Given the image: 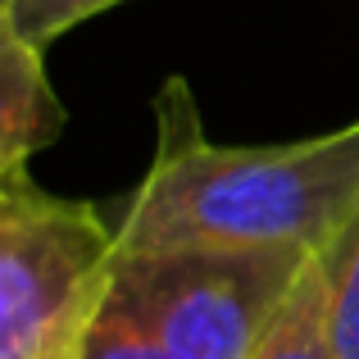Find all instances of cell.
I'll return each instance as SVG.
<instances>
[{"label": "cell", "instance_id": "obj_1", "mask_svg": "<svg viewBox=\"0 0 359 359\" xmlns=\"http://www.w3.org/2000/svg\"><path fill=\"white\" fill-rule=\"evenodd\" d=\"M155 159L118 223V259L168 250L323 255L359 214V118L291 146H219L196 96L168 78L155 96Z\"/></svg>", "mask_w": 359, "mask_h": 359}, {"label": "cell", "instance_id": "obj_2", "mask_svg": "<svg viewBox=\"0 0 359 359\" xmlns=\"http://www.w3.org/2000/svg\"><path fill=\"white\" fill-rule=\"evenodd\" d=\"M114 264L118 228L96 205L0 173V359H78Z\"/></svg>", "mask_w": 359, "mask_h": 359}, {"label": "cell", "instance_id": "obj_3", "mask_svg": "<svg viewBox=\"0 0 359 359\" xmlns=\"http://www.w3.org/2000/svg\"><path fill=\"white\" fill-rule=\"evenodd\" d=\"M318 255L168 250L114 264L109 296L173 359H255Z\"/></svg>", "mask_w": 359, "mask_h": 359}, {"label": "cell", "instance_id": "obj_4", "mask_svg": "<svg viewBox=\"0 0 359 359\" xmlns=\"http://www.w3.org/2000/svg\"><path fill=\"white\" fill-rule=\"evenodd\" d=\"M64 132V105L46 78V50L0 23V173H18Z\"/></svg>", "mask_w": 359, "mask_h": 359}, {"label": "cell", "instance_id": "obj_5", "mask_svg": "<svg viewBox=\"0 0 359 359\" xmlns=\"http://www.w3.org/2000/svg\"><path fill=\"white\" fill-rule=\"evenodd\" d=\"M255 359H332V341H327V273H323V259H314V269L305 273V282L296 287L287 314L278 318V327L269 332V341L259 346Z\"/></svg>", "mask_w": 359, "mask_h": 359}, {"label": "cell", "instance_id": "obj_6", "mask_svg": "<svg viewBox=\"0 0 359 359\" xmlns=\"http://www.w3.org/2000/svg\"><path fill=\"white\" fill-rule=\"evenodd\" d=\"M327 273V341L332 359H359V214L323 255Z\"/></svg>", "mask_w": 359, "mask_h": 359}, {"label": "cell", "instance_id": "obj_7", "mask_svg": "<svg viewBox=\"0 0 359 359\" xmlns=\"http://www.w3.org/2000/svg\"><path fill=\"white\" fill-rule=\"evenodd\" d=\"M114 5H123V0H0V23L14 27L27 46L46 50L69 27L87 23V18L105 14Z\"/></svg>", "mask_w": 359, "mask_h": 359}, {"label": "cell", "instance_id": "obj_8", "mask_svg": "<svg viewBox=\"0 0 359 359\" xmlns=\"http://www.w3.org/2000/svg\"><path fill=\"white\" fill-rule=\"evenodd\" d=\"M78 359H173V355H168L164 346L155 341V332H150L146 323H137L114 296H105V309L96 314V323H91Z\"/></svg>", "mask_w": 359, "mask_h": 359}]
</instances>
